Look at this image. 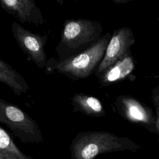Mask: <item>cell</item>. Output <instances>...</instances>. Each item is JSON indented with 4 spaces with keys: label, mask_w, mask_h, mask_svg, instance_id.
<instances>
[{
    "label": "cell",
    "mask_w": 159,
    "mask_h": 159,
    "mask_svg": "<svg viewBox=\"0 0 159 159\" xmlns=\"http://www.w3.org/2000/svg\"><path fill=\"white\" fill-rule=\"evenodd\" d=\"M141 148L127 138L117 137L104 132H78L70 145L71 159H96L102 153Z\"/></svg>",
    "instance_id": "obj_1"
},
{
    "label": "cell",
    "mask_w": 159,
    "mask_h": 159,
    "mask_svg": "<svg viewBox=\"0 0 159 159\" xmlns=\"http://www.w3.org/2000/svg\"><path fill=\"white\" fill-rule=\"evenodd\" d=\"M100 27L88 19H66L63 23L60 41L55 47L57 59L65 60L84 52L96 43Z\"/></svg>",
    "instance_id": "obj_2"
},
{
    "label": "cell",
    "mask_w": 159,
    "mask_h": 159,
    "mask_svg": "<svg viewBox=\"0 0 159 159\" xmlns=\"http://www.w3.org/2000/svg\"><path fill=\"white\" fill-rule=\"evenodd\" d=\"M107 45V39H101L84 52L65 60L50 58L47 60L45 71L48 74L57 73L73 80L86 78L99 65Z\"/></svg>",
    "instance_id": "obj_3"
},
{
    "label": "cell",
    "mask_w": 159,
    "mask_h": 159,
    "mask_svg": "<svg viewBox=\"0 0 159 159\" xmlns=\"http://www.w3.org/2000/svg\"><path fill=\"white\" fill-rule=\"evenodd\" d=\"M0 123L23 143H40L43 133L38 123L18 106L0 99Z\"/></svg>",
    "instance_id": "obj_4"
},
{
    "label": "cell",
    "mask_w": 159,
    "mask_h": 159,
    "mask_svg": "<svg viewBox=\"0 0 159 159\" xmlns=\"http://www.w3.org/2000/svg\"><path fill=\"white\" fill-rule=\"evenodd\" d=\"M12 34L24 53L39 68H45L47 61L45 46L47 35L34 33L16 22L11 24Z\"/></svg>",
    "instance_id": "obj_5"
},
{
    "label": "cell",
    "mask_w": 159,
    "mask_h": 159,
    "mask_svg": "<svg viewBox=\"0 0 159 159\" xmlns=\"http://www.w3.org/2000/svg\"><path fill=\"white\" fill-rule=\"evenodd\" d=\"M0 6L23 24L39 25L45 22L42 12L34 0H0Z\"/></svg>",
    "instance_id": "obj_6"
},
{
    "label": "cell",
    "mask_w": 159,
    "mask_h": 159,
    "mask_svg": "<svg viewBox=\"0 0 159 159\" xmlns=\"http://www.w3.org/2000/svg\"><path fill=\"white\" fill-rule=\"evenodd\" d=\"M0 82L11 88L18 96L26 94L30 87L22 75L0 58Z\"/></svg>",
    "instance_id": "obj_7"
},
{
    "label": "cell",
    "mask_w": 159,
    "mask_h": 159,
    "mask_svg": "<svg viewBox=\"0 0 159 159\" xmlns=\"http://www.w3.org/2000/svg\"><path fill=\"white\" fill-rule=\"evenodd\" d=\"M71 106L73 112H80L88 116H98L102 111L98 99L84 93H76L71 98Z\"/></svg>",
    "instance_id": "obj_8"
},
{
    "label": "cell",
    "mask_w": 159,
    "mask_h": 159,
    "mask_svg": "<svg viewBox=\"0 0 159 159\" xmlns=\"http://www.w3.org/2000/svg\"><path fill=\"white\" fill-rule=\"evenodd\" d=\"M0 159H35L24 153L9 133L0 125Z\"/></svg>",
    "instance_id": "obj_9"
},
{
    "label": "cell",
    "mask_w": 159,
    "mask_h": 159,
    "mask_svg": "<svg viewBox=\"0 0 159 159\" xmlns=\"http://www.w3.org/2000/svg\"><path fill=\"white\" fill-rule=\"evenodd\" d=\"M124 40L121 35L112 37L107 46L104 58L99 65L97 70L98 74L103 72L119 57L124 50Z\"/></svg>",
    "instance_id": "obj_10"
},
{
    "label": "cell",
    "mask_w": 159,
    "mask_h": 159,
    "mask_svg": "<svg viewBox=\"0 0 159 159\" xmlns=\"http://www.w3.org/2000/svg\"><path fill=\"white\" fill-rule=\"evenodd\" d=\"M134 65L132 60L130 58H125L119 62L114 67H113L106 75L104 81H114L118 79L124 78L132 70Z\"/></svg>",
    "instance_id": "obj_11"
},
{
    "label": "cell",
    "mask_w": 159,
    "mask_h": 159,
    "mask_svg": "<svg viewBox=\"0 0 159 159\" xmlns=\"http://www.w3.org/2000/svg\"><path fill=\"white\" fill-rule=\"evenodd\" d=\"M129 112L130 115L132 116V117L140 120H143L145 119V117L143 116V114L142 112L135 106H132L129 109Z\"/></svg>",
    "instance_id": "obj_12"
}]
</instances>
